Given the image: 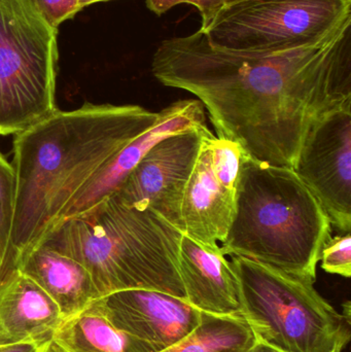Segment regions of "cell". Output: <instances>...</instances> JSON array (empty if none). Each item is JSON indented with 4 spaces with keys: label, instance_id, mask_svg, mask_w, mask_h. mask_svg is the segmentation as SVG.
<instances>
[{
    "label": "cell",
    "instance_id": "obj_1",
    "mask_svg": "<svg viewBox=\"0 0 351 352\" xmlns=\"http://www.w3.org/2000/svg\"><path fill=\"white\" fill-rule=\"evenodd\" d=\"M152 72L195 95L218 138L256 160L294 169L315 124L351 104V23L319 45L270 56L223 51L199 29L163 41Z\"/></svg>",
    "mask_w": 351,
    "mask_h": 352
},
{
    "label": "cell",
    "instance_id": "obj_2",
    "mask_svg": "<svg viewBox=\"0 0 351 352\" xmlns=\"http://www.w3.org/2000/svg\"><path fill=\"white\" fill-rule=\"evenodd\" d=\"M158 119L159 111L140 105L84 103L73 111L57 109L16 134L14 219L10 254L0 273L16 268L84 184Z\"/></svg>",
    "mask_w": 351,
    "mask_h": 352
},
{
    "label": "cell",
    "instance_id": "obj_3",
    "mask_svg": "<svg viewBox=\"0 0 351 352\" xmlns=\"http://www.w3.org/2000/svg\"><path fill=\"white\" fill-rule=\"evenodd\" d=\"M181 235L152 211L111 196L56 223L39 244L80 262L100 298L126 289H152L185 300L177 261Z\"/></svg>",
    "mask_w": 351,
    "mask_h": 352
},
{
    "label": "cell",
    "instance_id": "obj_4",
    "mask_svg": "<svg viewBox=\"0 0 351 352\" xmlns=\"http://www.w3.org/2000/svg\"><path fill=\"white\" fill-rule=\"evenodd\" d=\"M327 213L294 169L243 155L232 223L220 248L315 283L331 237Z\"/></svg>",
    "mask_w": 351,
    "mask_h": 352
},
{
    "label": "cell",
    "instance_id": "obj_5",
    "mask_svg": "<svg viewBox=\"0 0 351 352\" xmlns=\"http://www.w3.org/2000/svg\"><path fill=\"white\" fill-rule=\"evenodd\" d=\"M240 314L257 340L282 352H332L350 339V309L338 314L313 285L242 256H229Z\"/></svg>",
    "mask_w": 351,
    "mask_h": 352
},
{
    "label": "cell",
    "instance_id": "obj_6",
    "mask_svg": "<svg viewBox=\"0 0 351 352\" xmlns=\"http://www.w3.org/2000/svg\"><path fill=\"white\" fill-rule=\"evenodd\" d=\"M58 29L34 0H0V135H16L57 111Z\"/></svg>",
    "mask_w": 351,
    "mask_h": 352
},
{
    "label": "cell",
    "instance_id": "obj_7",
    "mask_svg": "<svg viewBox=\"0 0 351 352\" xmlns=\"http://www.w3.org/2000/svg\"><path fill=\"white\" fill-rule=\"evenodd\" d=\"M351 23V0H237L200 29L214 47L270 56L323 43Z\"/></svg>",
    "mask_w": 351,
    "mask_h": 352
},
{
    "label": "cell",
    "instance_id": "obj_8",
    "mask_svg": "<svg viewBox=\"0 0 351 352\" xmlns=\"http://www.w3.org/2000/svg\"><path fill=\"white\" fill-rule=\"evenodd\" d=\"M243 151L218 138L208 127L181 204L183 234L210 248L226 239L236 205L237 182Z\"/></svg>",
    "mask_w": 351,
    "mask_h": 352
},
{
    "label": "cell",
    "instance_id": "obj_9",
    "mask_svg": "<svg viewBox=\"0 0 351 352\" xmlns=\"http://www.w3.org/2000/svg\"><path fill=\"white\" fill-rule=\"evenodd\" d=\"M295 173L340 233L351 229V104L324 116L307 134Z\"/></svg>",
    "mask_w": 351,
    "mask_h": 352
},
{
    "label": "cell",
    "instance_id": "obj_10",
    "mask_svg": "<svg viewBox=\"0 0 351 352\" xmlns=\"http://www.w3.org/2000/svg\"><path fill=\"white\" fill-rule=\"evenodd\" d=\"M206 128L161 140L148 151L113 196L127 206L152 211L183 233V194Z\"/></svg>",
    "mask_w": 351,
    "mask_h": 352
},
{
    "label": "cell",
    "instance_id": "obj_11",
    "mask_svg": "<svg viewBox=\"0 0 351 352\" xmlns=\"http://www.w3.org/2000/svg\"><path fill=\"white\" fill-rule=\"evenodd\" d=\"M98 301L113 326L127 337L129 352L164 351L201 322V311L162 292L126 289Z\"/></svg>",
    "mask_w": 351,
    "mask_h": 352
},
{
    "label": "cell",
    "instance_id": "obj_12",
    "mask_svg": "<svg viewBox=\"0 0 351 352\" xmlns=\"http://www.w3.org/2000/svg\"><path fill=\"white\" fill-rule=\"evenodd\" d=\"M205 127L206 111L198 99H183L171 103L159 111V119L154 126L124 146L84 184L66 207L59 221L84 212L113 196L148 151L161 140Z\"/></svg>",
    "mask_w": 351,
    "mask_h": 352
},
{
    "label": "cell",
    "instance_id": "obj_13",
    "mask_svg": "<svg viewBox=\"0 0 351 352\" xmlns=\"http://www.w3.org/2000/svg\"><path fill=\"white\" fill-rule=\"evenodd\" d=\"M228 254L183 234L179 248V271L185 301L204 314H240L239 285Z\"/></svg>",
    "mask_w": 351,
    "mask_h": 352
},
{
    "label": "cell",
    "instance_id": "obj_14",
    "mask_svg": "<svg viewBox=\"0 0 351 352\" xmlns=\"http://www.w3.org/2000/svg\"><path fill=\"white\" fill-rule=\"evenodd\" d=\"M63 320L57 304L20 269L0 273V349L49 342Z\"/></svg>",
    "mask_w": 351,
    "mask_h": 352
},
{
    "label": "cell",
    "instance_id": "obj_15",
    "mask_svg": "<svg viewBox=\"0 0 351 352\" xmlns=\"http://www.w3.org/2000/svg\"><path fill=\"white\" fill-rule=\"evenodd\" d=\"M16 268L57 304L64 318L100 298L92 276L80 262L43 244L25 254Z\"/></svg>",
    "mask_w": 351,
    "mask_h": 352
},
{
    "label": "cell",
    "instance_id": "obj_16",
    "mask_svg": "<svg viewBox=\"0 0 351 352\" xmlns=\"http://www.w3.org/2000/svg\"><path fill=\"white\" fill-rule=\"evenodd\" d=\"M51 341L63 352H129V340L113 326L98 299L64 318Z\"/></svg>",
    "mask_w": 351,
    "mask_h": 352
},
{
    "label": "cell",
    "instance_id": "obj_17",
    "mask_svg": "<svg viewBox=\"0 0 351 352\" xmlns=\"http://www.w3.org/2000/svg\"><path fill=\"white\" fill-rule=\"evenodd\" d=\"M256 338L241 314L214 316L202 312L199 326L161 352H245Z\"/></svg>",
    "mask_w": 351,
    "mask_h": 352
},
{
    "label": "cell",
    "instance_id": "obj_18",
    "mask_svg": "<svg viewBox=\"0 0 351 352\" xmlns=\"http://www.w3.org/2000/svg\"><path fill=\"white\" fill-rule=\"evenodd\" d=\"M16 199V175L12 163L0 152V270L10 254Z\"/></svg>",
    "mask_w": 351,
    "mask_h": 352
},
{
    "label": "cell",
    "instance_id": "obj_19",
    "mask_svg": "<svg viewBox=\"0 0 351 352\" xmlns=\"http://www.w3.org/2000/svg\"><path fill=\"white\" fill-rule=\"evenodd\" d=\"M321 268L330 274L350 278L351 276L350 233L330 237L321 252Z\"/></svg>",
    "mask_w": 351,
    "mask_h": 352
},
{
    "label": "cell",
    "instance_id": "obj_20",
    "mask_svg": "<svg viewBox=\"0 0 351 352\" xmlns=\"http://www.w3.org/2000/svg\"><path fill=\"white\" fill-rule=\"evenodd\" d=\"M146 6L157 16H162L175 6L189 3L195 6L201 14V28L204 29L225 6V0H146Z\"/></svg>",
    "mask_w": 351,
    "mask_h": 352
},
{
    "label": "cell",
    "instance_id": "obj_21",
    "mask_svg": "<svg viewBox=\"0 0 351 352\" xmlns=\"http://www.w3.org/2000/svg\"><path fill=\"white\" fill-rule=\"evenodd\" d=\"M34 2L43 18L56 29L80 12L78 0H34Z\"/></svg>",
    "mask_w": 351,
    "mask_h": 352
},
{
    "label": "cell",
    "instance_id": "obj_22",
    "mask_svg": "<svg viewBox=\"0 0 351 352\" xmlns=\"http://www.w3.org/2000/svg\"><path fill=\"white\" fill-rule=\"evenodd\" d=\"M49 342L23 343V344L14 345V346L3 347V349H0V352H43Z\"/></svg>",
    "mask_w": 351,
    "mask_h": 352
},
{
    "label": "cell",
    "instance_id": "obj_23",
    "mask_svg": "<svg viewBox=\"0 0 351 352\" xmlns=\"http://www.w3.org/2000/svg\"><path fill=\"white\" fill-rule=\"evenodd\" d=\"M245 352H282L278 351V349H274V347L270 346V345L266 344V343L262 342V341L257 340L256 339L255 342L249 347Z\"/></svg>",
    "mask_w": 351,
    "mask_h": 352
},
{
    "label": "cell",
    "instance_id": "obj_24",
    "mask_svg": "<svg viewBox=\"0 0 351 352\" xmlns=\"http://www.w3.org/2000/svg\"><path fill=\"white\" fill-rule=\"evenodd\" d=\"M43 352H63L60 351L58 347H56L55 345L52 343V341H49V343H47V346H45V351Z\"/></svg>",
    "mask_w": 351,
    "mask_h": 352
},
{
    "label": "cell",
    "instance_id": "obj_25",
    "mask_svg": "<svg viewBox=\"0 0 351 352\" xmlns=\"http://www.w3.org/2000/svg\"><path fill=\"white\" fill-rule=\"evenodd\" d=\"M346 344H348V343H344V342L338 343V344L336 345L335 347H334V349H333V351H332V352H342V349H343L344 347H346Z\"/></svg>",
    "mask_w": 351,
    "mask_h": 352
},
{
    "label": "cell",
    "instance_id": "obj_26",
    "mask_svg": "<svg viewBox=\"0 0 351 352\" xmlns=\"http://www.w3.org/2000/svg\"><path fill=\"white\" fill-rule=\"evenodd\" d=\"M231 1H237V0H225V3H227V2H231Z\"/></svg>",
    "mask_w": 351,
    "mask_h": 352
}]
</instances>
